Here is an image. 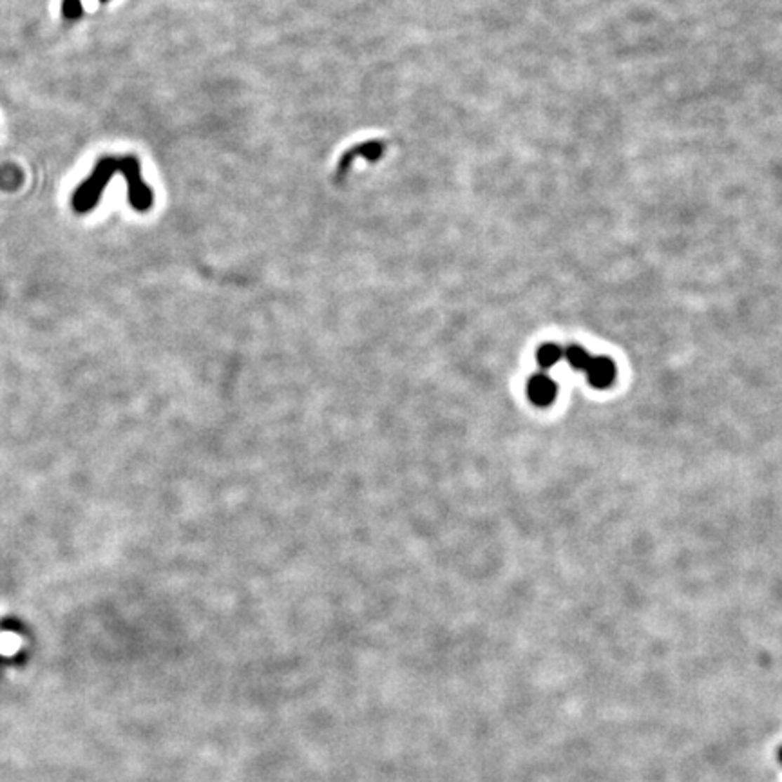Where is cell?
I'll use <instances>...</instances> for the list:
<instances>
[{"label": "cell", "mask_w": 782, "mask_h": 782, "mask_svg": "<svg viewBox=\"0 0 782 782\" xmlns=\"http://www.w3.org/2000/svg\"><path fill=\"white\" fill-rule=\"evenodd\" d=\"M118 171V159L112 156H105V158L98 159L95 171L91 172V176L87 178L84 183H80L77 190H74L73 198H71V205H73L74 212L78 214H86L91 212L100 203L103 196V190L107 189L109 181L112 180V176Z\"/></svg>", "instance_id": "obj_1"}, {"label": "cell", "mask_w": 782, "mask_h": 782, "mask_svg": "<svg viewBox=\"0 0 782 782\" xmlns=\"http://www.w3.org/2000/svg\"><path fill=\"white\" fill-rule=\"evenodd\" d=\"M118 171L121 172V176L127 181L129 205L136 212L149 211L152 206V201H154V194H152L151 187L143 181L140 161L134 156H125V158L118 159Z\"/></svg>", "instance_id": "obj_2"}, {"label": "cell", "mask_w": 782, "mask_h": 782, "mask_svg": "<svg viewBox=\"0 0 782 782\" xmlns=\"http://www.w3.org/2000/svg\"><path fill=\"white\" fill-rule=\"evenodd\" d=\"M529 399L533 400L536 406H550L555 402L556 393H558V386L550 377H547L545 373H538L531 377L527 386Z\"/></svg>", "instance_id": "obj_3"}, {"label": "cell", "mask_w": 782, "mask_h": 782, "mask_svg": "<svg viewBox=\"0 0 782 782\" xmlns=\"http://www.w3.org/2000/svg\"><path fill=\"white\" fill-rule=\"evenodd\" d=\"M585 371H587L590 386L597 387V390H605V387L612 386V383L616 380V373H618L614 361L609 357H592L589 368Z\"/></svg>", "instance_id": "obj_4"}, {"label": "cell", "mask_w": 782, "mask_h": 782, "mask_svg": "<svg viewBox=\"0 0 782 782\" xmlns=\"http://www.w3.org/2000/svg\"><path fill=\"white\" fill-rule=\"evenodd\" d=\"M563 357L567 359V362L574 368V370H587L590 361H592L589 352H587L585 348H581V346H578V344H571V346H567V348L563 350Z\"/></svg>", "instance_id": "obj_5"}, {"label": "cell", "mask_w": 782, "mask_h": 782, "mask_svg": "<svg viewBox=\"0 0 782 782\" xmlns=\"http://www.w3.org/2000/svg\"><path fill=\"white\" fill-rule=\"evenodd\" d=\"M562 357H563V350L559 348L558 344H552V343L542 344L536 353L538 364L542 366V368H552L556 362H559V359Z\"/></svg>", "instance_id": "obj_6"}, {"label": "cell", "mask_w": 782, "mask_h": 782, "mask_svg": "<svg viewBox=\"0 0 782 782\" xmlns=\"http://www.w3.org/2000/svg\"><path fill=\"white\" fill-rule=\"evenodd\" d=\"M62 15L67 20H78L84 15L82 0H64L62 2Z\"/></svg>", "instance_id": "obj_7"}, {"label": "cell", "mask_w": 782, "mask_h": 782, "mask_svg": "<svg viewBox=\"0 0 782 782\" xmlns=\"http://www.w3.org/2000/svg\"><path fill=\"white\" fill-rule=\"evenodd\" d=\"M778 762H781V764H782V746H781V748H778Z\"/></svg>", "instance_id": "obj_8"}, {"label": "cell", "mask_w": 782, "mask_h": 782, "mask_svg": "<svg viewBox=\"0 0 782 782\" xmlns=\"http://www.w3.org/2000/svg\"><path fill=\"white\" fill-rule=\"evenodd\" d=\"M100 2H102V4H105V2H109V0H100Z\"/></svg>", "instance_id": "obj_9"}]
</instances>
